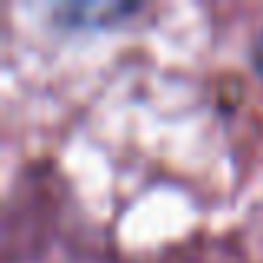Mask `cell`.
<instances>
[{"instance_id":"6da1fadb","label":"cell","mask_w":263,"mask_h":263,"mask_svg":"<svg viewBox=\"0 0 263 263\" xmlns=\"http://www.w3.org/2000/svg\"><path fill=\"white\" fill-rule=\"evenodd\" d=\"M137 7L130 4H67L57 10V17L67 27H110L114 20L130 17Z\"/></svg>"},{"instance_id":"7a4b0ae2","label":"cell","mask_w":263,"mask_h":263,"mask_svg":"<svg viewBox=\"0 0 263 263\" xmlns=\"http://www.w3.org/2000/svg\"><path fill=\"white\" fill-rule=\"evenodd\" d=\"M253 67H257V73H260V80H263V30H260V37H257V47H253Z\"/></svg>"}]
</instances>
